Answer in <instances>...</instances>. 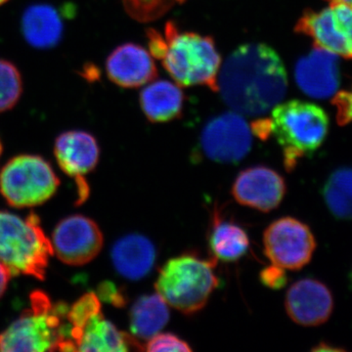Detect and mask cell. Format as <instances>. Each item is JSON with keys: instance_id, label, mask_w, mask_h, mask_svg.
<instances>
[{"instance_id": "6da1fadb", "label": "cell", "mask_w": 352, "mask_h": 352, "mask_svg": "<svg viewBox=\"0 0 352 352\" xmlns=\"http://www.w3.org/2000/svg\"><path fill=\"white\" fill-rule=\"evenodd\" d=\"M288 76L276 51L264 43L241 45L220 67L217 90L234 112L261 117L285 97Z\"/></svg>"}, {"instance_id": "7a4b0ae2", "label": "cell", "mask_w": 352, "mask_h": 352, "mask_svg": "<svg viewBox=\"0 0 352 352\" xmlns=\"http://www.w3.org/2000/svg\"><path fill=\"white\" fill-rule=\"evenodd\" d=\"M150 51L178 85L208 87L217 91L221 58L214 39L195 32H180L173 23L166 25L164 38L150 31Z\"/></svg>"}, {"instance_id": "3957f363", "label": "cell", "mask_w": 352, "mask_h": 352, "mask_svg": "<svg viewBox=\"0 0 352 352\" xmlns=\"http://www.w3.org/2000/svg\"><path fill=\"white\" fill-rule=\"evenodd\" d=\"M31 305L0 333V351H71L66 333L68 307L52 305L43 292L31 295Z\"/></svg>"}, {"instance_id": "277c9868", "label": "cell", "mask_w": 352, "mask_h": 352, "mask_svg": "<svg viewBox=\"0 0 352 352\" xmlns=\"http://www.w3.org/2000/svg\"><path fill=\"white\" fill-rule=\"evenodd\" d=\"M270 131L283 149L287 170L295 168L302 157L314 154L328 135L329 118L319 106L291 100L271 110Z\"/></svg>"}, {"instance_id": "5b68a950", "label": "cell", "mask_w": 352, "mask_h": 352, "mask_svg": "<svg viewBox=\"0 0 352 352\" xmlns=\"http://www.w3.org/2000/svg\"><path fill=\"white\" fill-rule=\"evenodd\" d=\"M52 256V244L38 215L30 214L24 219L0 210V263L12 276L21 274L43 280Z\"/></svg>"}, {"instance_id": "8992f818", "label": "cell", "mask_w": 352, "mask_h": 352, "mask_svg": "<svg viewBox=\"0 0 352 352\" xmlns=\"http://www.w3.org/2000/svg\"><path fill=\"white\" fill-rule=\"evenodd\" d=\"M215 263L194 256L182 254L168 259L160 270L157 293L168 303L185 315L200 311L219 286L214 272Z\"/></svg>"}, {"instance_id": "52a82bcc", "label": "cell", "mask_w": 352, "mask_h": 352, "mask_svg": "<svg viewBox=\"0 0 352 352\" xmlns=\"http://www.w3.org/2000/svg\"><path fill=\"white\" fill-rule=\"evenodd\" d=\"M59 184L50 163L34 155L13 157L0 173V193L14 208L43 205L56 193Z\"/></svg>"}, {"instance_id": "ba28073f", "label": "cell", "mask_w": 352, "mask_h": 352, "mask_svg": "<svg viewBox=\"0 0 352 352\" xmlns=\"http://www.w3.org/2000/svg\"><path fill=\"white\" fill-rule=\"evenodd\" d=\"M295 31L309 36L316 47L352 59V7L346 3H330L320 11L307 9Z\"/></svg>"}, {"instance_id": "9c48e42d", "label": "cell", "mask_w": 352, "mask_h": 352, "mask_svg": "<svg viewBox=\"0 0 352 352\" xmlns=\"http://www.w3.org/2000/svg\"><path fill=\"white\" fill-rule=\"evenodd\" d=\"M263 247L271 263L285 270H300L311 261L316 240L307 224L286 217L275 220L265 229Z\"/></svg>"}, {"instance_id": "30bf717a", "label": "cell", "mask_w": 352, "mask_h": 352, "mask_svg": "<svg viewBox=\"0 0 352 352\" xmlns=\"http://www.w3.org/2000/svg\"><path fill=\"white\" fill-rule=\"evenodd\" d=\"M200 143L205 156L215 163H239L251 151L252 127L240 113H221L204 127Z\"/></svg>"}, {"instance_id": "8fae6325", "label": "cell", "mask_w": 352, "mask_h": 352, "mask_svg": "<svg viewBox=\"0 0 352 352\" xmlns=\"http://www.w3.org/2000/svg\"><path fill=\"white\" fill-rule=\"evenodd\" d=\"M50 241L53 254L72 266H82L94 261L104 244L103 234L96 222L80 214L61 220Z\"/></svg>"}, {"instance_id": "7c38bea8", "label": "cell", "mask_w": 352, "mask_h": 352, "mask_svg": "<svg viewBox=\"0 0 352 352\" xmlns=\"http://www.w3.org/2000/svg\"><path fill=\"white\" fill-rule=\"evenodd\" d=\"M54 155L60 168L75 180L76 204L82 205L89 196L85 176L98 164L100 149L94 135L82 131L64 132L55 141Z\"/></svg>"}, {"instance_id": "4fadbf2b", "label": "cell", "mask_w": 352, "mask_h": 352, "mask_svg": "<svg viewBox=\"0 0 352 352\" xmlns=\"http://www.w3.org/2000/svg\"><path fill=\"white\" fill-rule=\"evenodd\" d=\"M286 190L283 176L267 166H258L241 171L231 191L240 205L270 212L279 207Z\"/></svg>"}, {"instance_id": "5bb4252c", "label": "cell", "mask_w": 352, "mask_h": 352, "mask_svg": "<svg viewBox=\"0 0 352 352\" xmlns=\"http://www.w3.org/2000/svg\"><path fill=\"white\" fill-rule=\"evenodd\" d=\"M285 307L289 318L298 325L319 326L325 323L332 314L333 294L318 280L305 278L289 287Z\"/></svg>"}, {"instance_id": "9a60e30c", "label": "cell", "mask_w": 352, "mask_h": 352, "mask_svg": "<svg viewBox=\"0 0 352 352\" xmlns=\"http://www.w3.org/2000/svg\"><path fill=\"white\" fill-rule=\"evenodd\" d=\"M295 78L298 87L312 98L333 96L340 85L337 55L314 46L311 52L296 63Z\"/></svg>"}, {"instance_id": "2e32d148", "label": "cell", "mask_w": 352, "mask_h": 352, "mask_svg": "<svg viewBox=\"0 0 352 352\" xmlns=\"http://www.w3.org/2000/svg\"><path fill=\"white\" fill-rule=\"evenodd\" d=\"M106 71L113 83L124 88L142 87L157 75L152 55L135 43L118 46L107 58Z\"/></svg>"}, {"instance_id": "e0dca14e", "label": "cell", "mask_w": 352, "mask_h": 352, "mask_svg": "<svg viewBox=\"0 0 352 352\" xmlns=\"http://www.w3.org/2000/svg\"><path fill=\"white\" fill-rule=\"evenodd\" d=\"M111 258L120 276L138 281L151 272L156 263L157 250L146 236L129 234L113 244Z\"/></svg>"}, {"instance_id": "ac0fdd59", "label": "cell", "mask_w": 352, "mask_h": 352, "mask_svg": "<svg viewBox=\"0 0 352 352\" xmlns=\"http://www.w3.org/2000/svg\"><path fill=\"white\" fill-rule=\"evenodd\" d=\"M63 14L50 4H32L25 9L21 21L23 36L32 47H55L63 38Z\"/></svg>"}, {"instance_id": "d6986e66", "label": "cell", "mask_w": 352, "mask_h": 352, "mask_svg": "<svg viewBox=\"0 0 352 352\" xmlns=\"http://www.w3.org/2000/svg\"><path fill=\"white\" fill-rule=\"evenodd\" d=\"M133 337L120 332L102 311L92 315L76 342V351L124 352L129 351Z\"/></svg>"}, {"instance_id": "ffe728a7", "label": "cell", "mask_w": 352, "mask_h": 352, "mask_svg": "<svg viewBox=\"0 0 352 352\" xmlns=\"http://www.w3.org/2000/svg\"><path fill=\"white\" fill-rule=\"evenodd\" d=\"M184 95L175 83L156 80L142 90L140 105L147 119L152 122H166L182 115Z\"/></svg>"}, {"instance_id": "44dd1931", "label": "cell", "mask_w": 352, "mask_h": 352, "mask_svg": "<svg viewBox=\"0 0 352 352\" xmlns=\"http://www.w3.org/2000/svg\"><path fill=\"white\" fill-rule=\"evenodd\" d=\"M170 321L168 305L159 294L140 296L129 312L132 337L148 340L161 333Z\"/></svg>"}, {"instance_id": "7402d4cb", "label": "cell", "mask_w": 352, "mask_h": 352, "mask_svg": "<svg viewBox=\"0 0 352 352\" xmlns=\"http://www.w3.org/2000/svg\"><path fill=\"white\" fill-rule=\"evenodd\" d=\"M208 245L214 258L233 263L249 251L250 239L244 228L215 214L208 234Z\"/></svg>"}, {"instance_id": "603a6c76", "label": "cell", "mask_w": 352, "mask_h": 352, "mask_svg": "<svg viewBox=\"0 0 352 352\" xmlns=\"http://www.w3.org/2000/svg\"><path fill=\"white\" fill-rule=\"evenodd\" d=\"M322 195L336 219L352 220V168H338L331 173Z\"/></svg>"}, {"instance_id": "cb8c5ba5", "label": "cell", "mask_w": 352, "mask_h": 352, "mask_svg": "<svg viewBox=\"0 0 352 352\" xmlns=\"http://www.w3.org/2000/svg\"><path fill=\"white\" fill-rule=\"evenodd\" d=\"M23 92L19 69L10 62L0 59V113L11 110Z\"/></svg>"}, {"instance_id": "d4e9b609", "label": "cell", "mask_w": 352, "mask_h": 352, "mask_svg": "<svg viewBox=\"0 0 352 352\" xmlns=\"http://www.w3.org/2000/svg\"><path fill=\"white\" fill-rule=\"evenodd\" d=\"M146 351L151 352L192 351L188 342L171 333H159L147 340Z\"/></svg>"}, {"instance_id": "484cf974", "label": "cell", "mask_w": 352, "mask_h": 352, "mask_svg": "<svg viewBox=\"0 0 352 352\" xmlns=\"http://www.w3.org/2000/svg\"><path fill=\"white\" fill-rule=\"evenodd\" d=\"M332 104L337 109V122L340 126L352 122V87L333 95Z\"/></svg>"}, {"instance_id": "4316f807", "label": "cell", "mask_w": 352, "mask_h": 352, "mask_svg": "<svg viewBox=\"0 0 352 352\" xmlns=\"http://www.w3.org/2000/svg\"><path fill=\"white\" fill-rule=\"evenodd\" d=\"M261 283L265 285L270 289H280L286 286L287 275L283 268L272 264L268 267L264 268L259 275Z\"/></svg>"}, {"instance_id": "83f0119b", "label": "cell", "mask_w": 352, "mask_h": 352, "mask_svg": "<svg viewBox=\"0 0 352 352\" xmlns=\"http://www.w3.org/2000/svg\"><path fill=\"white\" fill-rule=\"evenodd\" d=\"M100 293V298L107 300L108 302L112 303L116 307H122L126 303L124 296L119 291L116 285L112 283H104L99 289Z\"/></svg>"}, {"instance_id": "f1b7e54d", "label": "cell", "mask_w": 352, "mask_h": 352, "mask_svg": "<svg viewBox=\"0 0 352 352\" xmlns=\"http://www.w3.org/2000/svg\"><path fill=\"white\" fill-rule=\"evenodd\" d=\"M11 277H12V274H11L8 268L4 264L0 263V298L6 293Z\"/></svg>"}, {"instance_id": "f546056e", "label": "cell", "mask_w": 352, "mask_h": 352, "mask_svg": "<svg viewBox=\"0 0 352 352\" xmlns=\"http://www.w3.org/2000/svg\"><path fill=\"white\" fill-rule=\"evenodd\" d=\"M314 351H342V349H339V347H333L331 346H328V344H320L318 346L316 347V349H314Z\"/></svg>"}, {"instance_id": "4dcf8cb0", "label": "cell", "mask_w": 352, "mask_h": 352, "mask_svg": "<svg viewBox=\"0 0 352 352\" xmlns=\"http://www.w3.org/2000/svg\"><path fill=\"white\" fill-rule=\"evenodd\" d=\"M330 3H335V2H342V3H346L347 6L352 7V0H327Z\"/></svg>"}, {"instance_id": "1f68e13d", "label": "cell", "mask_w": 352, "mask_h": 352, "mask_svg": "<svg viewBox=\"0 0 352 352\" xmlns=\"http://www.w3.org/2000/svg\"><path fill=\"white\" fill-rule=\"evenodd\" d=\"M7 1H8V0H0V6H2V4L6 3Z\"/></svg>"}, {"instance_id": "d6a6232c", "label": "cell", "mask_w": 352, "mask_h": 352, "mask_svg": "<svg viewBox=\"0 0 352 352\" xmlns=\"http://www.w3.org/2000/svg\"><path fill=\"white\" fill-rule=\"evenodd\" d=\"M2 154V144L1 141H0V156H1Z\"/></svg>"}, {"instance_id": "836d02e7", "label": "cell", "mask_w": 352, "mask_h": 352, "mask_svg": "<svg viewBox=\"0 0 352 352\" xmlns=\"http://www.w3.org/2000/svg\"><path fill=\"white\" fill-rule=\"evenodd\" d=\"M179 1H180V0H179Z\"/></svg>"}]
</instances>
